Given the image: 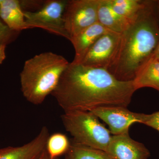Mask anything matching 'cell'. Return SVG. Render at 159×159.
I'll list each match as a JSON object with an SVG mask.
<instances>
[{"mask_svg": "<svg viewBox=\"0 0 159 159\" xmlns=\"http://www.w3.org/2000/svg\"><path fill=\"white\" fill-rule=\"evenodd\" d=\"M136 91L133 81L117 79L107 70L71 62L51 95L64 112L102 107H127Z\"/></svg>", "mask_w": 159, "mask_h": 159, "instance_id": "obj_1", "label": "cell"}, {"mask_svg": "<svg viewBox=\"0 0 159 159\" xmlns=\"http://www.w3.org/2000/svg\"><path fill=\"white\" fill-rule=\"evenodd\" d=\"M159 40L157 1L147 0L137 19L121 34L115 61L108 71L119 80L133 81Z\"/></svg>", "mask_w": 159, "mask_h": 159, "instance_id": "obj_2", "label": "cell"}, {"mask_svg": "<svg viewBox=\"0 0 159 159\" xmlns=\"http://www.w3.org/2000/svg\"><path fill=\"white\" fill-rule=\"evenodd\" d=\"M69 63L61 55L51 52L37 54L26 61L20 82L26 100L34 105L42 104L57 87Z\"/></svg>", "mask_w": 159, "mask_h": 159, "instance_id": "obj_3", "label": "cell"}, {"mask_svg": "<svg viewBox=\"0 0 159 159\" xmlns=\"http://www.w3.org/2000/svg\"><path fill=\"white\" fill-rule=\"evenodd\" d=\"M61 120L72 141L80 145L106 152L112 136L110 131L92 112H64Z\"/></svg>", "mask_w": 159, "mask_h": 159, "instance_id": "obj_4", "label": "cell"}, {"mask_svg": "<svg viewBox=\"0 0 159 159\" xmlns=\"http://www.w3.org/2000/svg\"><path fill=\"white\" fill-rule=\"evenodd\" d=\"M67 1L48 0L36 11H24L30 29L40 28L70 40L64 22L63 14Z\"/></svg>", "mask_w": 159, "mask_h": 159, "instance_id": "obj_5", "label": "cell"}, {"mask_svg": "<svg viewBox=\"0 0 159 159\" xmlns=\"http://www.w3.org/2000/svg\"><path fill=\"white\" fill-rule=\"evenodd\" d=\"M99 0L67 1L63 14L65 28L71 39L98 22Z\"/></svg>", "mask_w": 159, "mask_h": 159, "instance_id": "obj_6", "label": "cell"}, {"mask_svg": "<svg viewBox=\"0 0 159 159\" xmlns=\"http://www.w3.org/2000/svg\"><path fill=\"white\" fill-rule=\"evenodd\" d=\"M121 34L108 31L97 40L80 64L108 70L119 50Z\"/></svg>", "mask_w": 159, "mask_h": 159, "instance_id": "obj_7", "label": "cell"}, {"mask_svg": "<svg viewBox=\"0 0 159 159\" xmlns=\"http://www.w3.org/2000/svg\"><path fill=\"white\" fill-rule=\"evenodd\" d=\"M91 112L108 125L109 130L113 135L129 132V127L134 123L143 124L145 116L121 106L102 107Z\"/></svg>", "mask_w": 159, "mask_h": 159, "instance_id": "obj_8", "label": "cell"}, {"mask_svg": "<svg viewBox=\"0 0 159 159\" xmlns=\"http://www.w3.org/2000/svg\"><path fill=\"white\" fill-rule=\"evenodd\" d=\"M106 152L113 159H147L149 150L129 136V132L112 136Z\"/></svg>", "mask_w": 159, "mask_h": 159, "instance_id": "obj_9", "label": "cell"}, {"mask_svg": "<svg viewBox=\"0 0 159 159\" xmlns=\"http://www.w3.org/2000/svg\"><path fill=\"white\" fill-rule=\"evenodd\" d=\"M49 136L48 129L43 126L37 135L26 144L0 148V159H38L45 149Z\"/></svg>", "mask_w": 159, "mask_h": 159, "instance_id": "obj_10", "label": "cell"}, {"mask_svg": "<svg viewBox=\"0 0 159 159\" xmlns=\"http://www.w3.org/2000/svg\"><path fill=\"white\" fill-rule=\"evenodd\" d=\"M107 31L101 24L97 22L72 37L70 41L74 46L75 52V57L72 62L80 63L94 43Z\"/></svg>", "mask_w": 159, "mask_h": 159, "instance_id": "obj_11", "label": "cell"}, {"mask_svg": "<svg viewBox=\"0 0 159 159\" xmlns=\"http://www.w3.org/2000/svg\"><path fill=\"white\" fill-rule=\"evenodd\" d=\"M0 18L12 31L20 32L30 29L18 0H0Z\"/></svg>", "mask_w": 159, "mask_h": 159, "instance_id": "obj_12", "label": "cell"}, {"mask_svg": "<svg viewBox=\"0 0 159 159\" xmlns=\"http://www.w3.org/2000/svg\"><path fill=\"white\" fill-rule=\"evenodd\" d=\"M97 16L98 22L107 30L119 34L123 33L131 24L114 11L110 0H99Z\"/></svg>", "mask_w": 159, "mask_h": 159, "instance_id": "obj_13", "label": "cell"}, {"mask_svg": "<svg viewBox=\"0 0 159 159\" xmlns=\"http://www.w3.org/2000/svg\"><path fill=\"white\" fill-rule=\"evenodd\" d=\"M133 82L136 90L149 87L159 92V60L151 56L139 70Z\"/></svg>", "mask_w": 159, "mask_h": 159, "instance_id": "obj_14", "label": "cell"}, {"mask_svg": "<svg viewBox=\"0 0 159 159\" xmlns=\"http://www.w3.org/2000/svg\"><path fill=\"white\" fill-rule=\"evenodd\" d=\"M114 11L130 24L134 21L144 9L147 0H110Z\"/></svg>", "mask_w": 159, "mask_h": 159, "instance_id": "obj_15", "label": "cell"}, {"mask_svg": "<svg viewBox=\"0 0 159 159\" xmlns=\"http://www.w3.org/2000/svg\"><path fill=\"white\" fill-rule=\"evenodd\" d=\"M66 155L70 159H113L104 151L77 144L73 141Z\"/></svg>", "mask_w": 159, "mask_h": 159, "instance_id": "obj_16", "label": "cell"}, {"mask_svg": "<svg viewBox=\"0 0 159 159\" xmlns=\"http://www.w3.org/2000/svg\"><path fill=\"white\" fill-rule=\"evenodd\" d=\"M71 143L64 134L56 133L49 136L46 145V150L51 159H57L63 154H66Z\"/></svg>", "mask_w": 159, "mask_h": 159, "instance_id": "obj_17", "label": "cell"}, {"mask_svg": "<svg viewBox=\"0 0 159 159\" xmlns=\"http://www.w3.org/2000/svg\"><path fill=\"white\" fill-rule=\"evenodd\" d=\"M19 33L9 29L0 18V44L7 45L14 40Z\"/></svg>", "mask_w": 159, "mask_h": 159, "instance_id": "obj_18", "label": "cell"}, {"mask_svg": "<svg viewBox=\"0 0 159 159\" xmlns=\"http://www.w3.org/2000/svg\"><path fill=\"white\" fill-rule=\"evenodd\" d=\"M143 124L159 132V111L149 115L145 114Z\"/></svg>", "mask_w": 159, "mask_h": 159, "instance_id": "obj_19", "label": "cell"}, {"mask_svg": "<svg viewBox=\"0 0 159 159\" xmlns=\"http://www.w3.org/2000/svg\"><path fill=\"white\" fill-rule=\"evenodd\" d=\"M6 45L0 44V65L2 63L6 58Z\"/></svg>", "mask_w": 159, "mask_h": 159, "instance_id": "obj_20", "label": "cell"}, {"mask_svg": "<svg viewBox=\"0 0 159 159\" xmlns=\"http://www.w3.org/2000/svg\"><path fill=\"white\" fill-rule=\"evenodd\" d=\"M151 57L159 60V40Z\"/></svg>", "mask_w": 159, "mask_h": 159, "instance_id": "obj_21", "label": "cell"}, {"mask_svg": "<svg viewBox=\"0 0 159 159\" xmlns=\"http://www.w3.org/2000/svg\"><path fill=\"white\" fill-rule=\"evenodd\" d=\"M38 159H51V158L50 157L48 154V152H47V151L46 149L43 151L42 153L40 155V156L39 157Z\"/></svg>", "mask_w": 159, "mask_h": 159, "instance_id": "obj_22", "label": "cell"}, {"mask_svg": "<svg viewBox=\"0 0 159 159\" xmlns=\"http://www.w3.org/2000/svg\"><path fill=\"white\" fill-rule=\"evenodd\" d=\"M157 10L159 23V0L157 1Z\"/></svg>", "mask_w": 159, "mask_h": 159, "instance_id": "obj_23", "label": "cell"}, {"mask_svg": "<svg viewBox=\"0 0 159 159\" xmlns=\"http://www.w3.org/2000/svg\"><path fill=\"white\" fill-rule=\"evenodd\" d=\"M64 159H70V157L68 156L67 155H66L65 158Z\"/></svg>", "mask_w": 159, "mask_h": 159, "instance_id": "obj_24", "label": "cell"}]
</instances>
